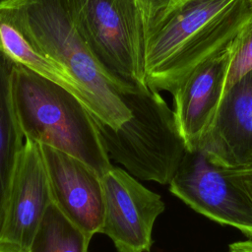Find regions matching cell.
I'll use <instances>...</instances> for the list:
<instances>
[{"label": "cell", "instance_id": "obj_1", "mask_svg": "<svg viewBox=\"0 0 252 252\" xmlns=\"http://www.w3.org/2000/svg\"><path fill=\"white\" fill-rule=\"evenodd\" d=\"M0 14L40 53L80 86L98 121L118 128L131 115L121 93L101 71L74 22L69 0H0Z\"/></svg>", "mask_w": 252, "mask_h": 252}, {"label": "cell", "instance_id": "obj_2", "mask_svg": "<svg viewBox=\"0 0 252 252\" xmlns=\"http://www.w3.org/2000/svg\"><path fill=\"white\" fill-rule=\"evenodd\" d=\"M252 12V0H185L146 39L145 79L171 94L199 63L230 42Z\"/></svg>", "mask_w": 252, "mask_h": 252}, {"label": "cell", "instance_id": "obj_3", "mask_svg": "<svg viewBox=\"0 0 252 252\" xmlns=\"http://www.w3.org/2000/svg\"><path fill=\"white\" fill-rule=\"evenodd\" d=\"M13 98L25 139L69 154L101 176L111 168L95 119L67 89L16 63Z\"/></svg>", "mask_w": 252, "mask_h": 252}, {"label": "cell", "instance_id": "obj_4", "mask_svg": "<svg viewBox=\"0 0 252 252\" xmlns=\"http://www.w3.org/2000/svg\"><path fill=\"white\" fill-rule=\"evenodd\" d=\"M122 98L131 115L118 128L94 117L108 158L137 179L169 184L187 150L173 109L150 87Z\"/></svg>", "mask_w": 252, "mask_h": 252}, {"label": "cell", "instance_id": "obj_5", "mask_svg": "<svg viewBox=\"0 0 252 252\" xmlns=\"http://www.w3.org/2000/svg\"><path fill=\"white\" fill-rule=\"evenodd\" d=\"M75 25L94 59L121 94L149 87L146 28L138 0H69Z\"/></svg>", "mask_w": 252, "mask_h": 252}, {"label": "cell", "instance_id": "obj_6", "mask_svg": "<svg viewBox=\"0 0 252 252\" xmlns=\"http://www.w3.org/2000/svg\"><path fill=\"white\" fill-rule=\"evenodd\" d=\"M169 191L195 212L252 237V201L228 167L202 149L186 150Z\"/></svg>", "mask_w": 252, "mask_h": 252}, {"label": "cell", "instance_id": "obj_7", "mask_svg": "<svg viewBox=\"0 0 252 252\" xmlns=\"http://www.w3.org/2000/svg\"><path fill=\"white\" fill-rule=\"evenodd\" d=\"M106 234L118 252H150L153 228L165 210L161 197L127 170L111 166L102 176Z\"/></svg>", "mask_w": 252, "mask_h": 252}, {"label": "cell", "instance_id": "obj_8", "mask_svg": "<svg viewBox=\"0 0 252 252\" xmlns=\"http://www.w3.org/2000/svg\"><path fill=\"white\" fill-rule=\"evenodd\" d=\"M233 39L195 66L171 92L176 123L189 151L198 148L224 94Z\"/></svg>", "mask_w": 252, "mask_h": 252}, {"label": "cell", "instance_id": "obj_9", "mask_svg": "<svg viewBox=\"0 0 252 252\" xmlns=\"http://www.w3.org/2000/svg\"><path fill=\"white\" fill-rule=\"evenodd\" d=\"M40 146L52 202L91 237L101 233L104 219L101 175L69 154Z\"/></svg>", "mask_w": 252, "mask_h": 252}, {"label": "cell", "instance_id": "obj_10", "mask_svg": "<svg viewBox=\"0 0 252 252\" xmlns=\"http://www.w3.org/2000/svg\"><path fill=\"white\" fill-rule=\"evenodd\" d=\"M51 203L41 146L25 139L5 206L0 239L29 252L35 230Z\"/></svg>", "mask_w": 252, "mask_h": 252}, {"label": "cell", "instance_id": "obj_11", "mask_svg": "<svg viewBox=\"0 0 252 252\" xmlns=\"http://www.w3.org/2000/svg\"><path fill=\"white\" fill-rule=\"evenodd\" d=\"M198 148L225 167L252 161V71L225 90Z\"/></svg>", "mask_w": 252, "mask_h": 252}, {"label": "cell", "instance_id": "obj_12", "mask_svg": "<svg viewBox=\"0 0 252 252\" xmlns=\"http://www.w3.org/2000/svg\"><path fill=\"white\" fill-rule=\"evenodd\" d=\"M16 62L0 50V229L13 175L24 147V134L13 98Z\"/></svg>", "mask_w": 252, "mask_h": 252}, {"label": "cell", "instance_id": "obj_13", "mask_svg": "<svg viewBox=\"0 0 252 252\" xmlns=\"http://www.w3.org/2000/svg\"><path fill=\"white\" fill-rule=\"evenodd\" d=\"M0 50L6 53L17 64H21L39 76L67 89L86 106V96L75 80L56 62L33 48L19 30L1 14Z\"/></svg>", "mask_w": 252, "mask_h": 252}, {"label": "cell", "instance_id": "obj_14", "mask_svg": "<svg viewBox=\"0 0 252 252\" xmlns=\"http://www.w3.org/2000/svg\"><path fill=\"white\" fill-rule=\"evenodd\" d=\"M91 239L52 202L35 230L29 252H88Z\"/></svg>", "mask_w": 252, "mask_h": 252}, {"label": "cell", "instance_id": "obj_15", "mask_svg": "<svg viewBox=\"0 0 252 252\" xmlns=\"http://www.w3.org/2000/svg\"><path fill=\"white\" fill-rule=\"evenodd\" d=\"M249 71H252V12L232 41L226 89Z\"/></svg>", "mask_w": 252, "mask_h": 252}, {"label": "cell", "instance_id": "obj_16", "mask_svg": "<svg viewBox=\"0 0 252 252\" xmlns=\"http://www.w3.org/2000/svg\"><path fill=\"white\" fill-rule=\"evenodd\" d=\"M185 0H138L147 36L179 4Z\"/></svg>", "mask_w": 252, "mask_h": 252}, {"label": "cell", "instance_id": "obj_17", "mask_svg": "<svg viewBox=\"0 0 252 252\" xmlns=\"http://www.w3.org/2000/svg\"><path fill=\"white\" fill-rule=\"evenodd\" d=\"M235 178L246 190L252 201V161L238 167H228Z\"/></svg>", "mask_w": 252, "mask_h": 252}, {"label": "cell", "instance_id": "obj_18", "mask_svg": "<svg viewBox=\"0 0 252 252\" xmlns=\"http://www.w3.org/2000/svg\"><path fill=\"white\" fill-rule=\"evenodd\" d=\"M229 252H252V239L231 243Z\"/></svg>", "mask_w": 252, "mask_h": 252}, {"label": "cell", "instance_id": "obj_19", "mask_svg": "<svg viewBox=\"0 0 252 252\" xmlns=\"http://www.w3.org/2000/svg\"><path fill=\"white\" fill-rule=\"evenodd\" d=\"M0 252H28L21 247L0 239Z\"/></svg>", "mask_w": 252, "mask_h": 252}]
</instances>
